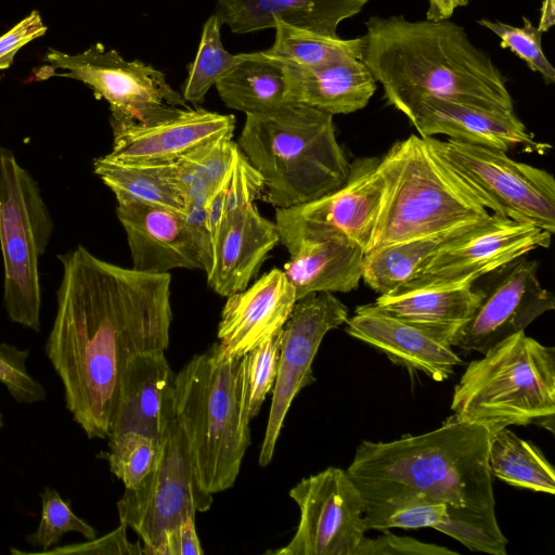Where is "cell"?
Returning <instances> with one entry per match:
<instances>
[{
    "instance_id": "cell-13",
    "label": "cell",
    "mask_w": 555,
    "mask_h": 555,
    "mask_svg": "<svg viewBox=\"0 0 555 555\" xmlns=\"http://www.w3.org/2000/svg\"><path fill=\"white\" fill-rule=\"evenodd\" d=\"M378 163V157L356 159L340 188L299 206L275 208L280 243L288 254L301 243L334 234L367 251L384 194Z\"/></svg>"
},
{
    "instance_id": "cell-34",
    "label": "cell",
    "mask_w": 555,
    "mask_h": 555,
    "mask_svg": "<svg viewBox=\"0 0 555 555\" xmlns=\"http://www.w3.org/2000/svg\"><path fill=\"white\" fill-rule=\"evenodd\" d=\"M364 505L365 530L433 528L448 518L447 503L415 492L392 495Z\"/></svg>"
},
{
    "instance_id": "cell-18",
    "label": "cell",
    "mask_w": 555,
    "mask_h": 555,
    "mask_svg": "<svg viewBox=\"0 0 555 555\" xmlns=\"http://www.w3.org/2000/svg\"><path fill=\"white\" fill-rule=\"evenodd\" d=\"M405 117L422 137L450 139L507 152L521 149L544 153L551 146L537 141L515 111H496L435 96L416 101Z\"/></svg>"
},
{
    "instance_id": "cell-7",
    "label": "cell",
    "mask_w": 555,
    "mask_h": 555,
    "mask_svg": "<svg viewBox=\"0 0 555 555\" xmlns=\"http://www.w3.org/2000/svg\"><path fill=\"white\" fill-rule=\"evenodd\" d=\"M454 417L490 434L534 424L554 433L555 349L518 332L472 361L456 384Z\"/></svg>"
},
{
    "instance_id": "cell-15",
    "label": "cell",
    "mask_w": 555,
    "mask_h": 555,
    "mask_svg": "<svg viewBox=\"0 0 555 555\" xmlns=\"http://www.w3.org/2000/svg\"><path fill=\"white\" fill-rule=\"evenodd\" d=\"M348 318V308L333 293H314L296 301L282 331L279 370L258 460L260 466H267L273 457L293 400L315 380L312 362L324 336Z\"/></svg>"
},
{
    "instance_id": "cell-1",
    "label": "cell",
    "mask_w": 555,
    "mask_h": 555,
    "mask_svg": "<svg viewBox=\"0 0 555 555\" xmlns=\"http://www.w3.org/2000/svg\"><path fill=\"white\" fill-rule=\"evenodd\" d=\"M57 258L63 271L44 351L73 420L89 438L104 439L128 361L169 346L171 275L107 262L81 245Z\"/></svg>"
},
{
    "instance_id": "cell-48",
    "label": "cell",
    "mask_w": 555,
    "mask_h": 555,
    "mask_svg": "<svg viewBox=\"0 0 555 555\" xmlns=\"http://www.w3.org/2000/svg\"><path fill=\"white\" fill-rule=\"evenodd\" d=\"M460 7V0H428L426 20H447Z\"/></svg>"
},
{
    "instance_id": "cell-40",
    "label": "cell",
    "mask_w": 555,
    "mask_h": 555,
    "mask_svg": "<svg viewBox=\"0 0 555 555\" xmlns=\"http://www.w3.org/2000/svg\"><path fill=\"white\" fill-rule=\"evenodd\" d=\"M282 331L283 327L244 356L250 420L258 415L268 393L273 389L279 370Z\"/></svg>"
},
{
    "instance_id": "cell-30",
    "label": "cell",
    "mask_w": 555,
    "mask_h": 555,
    "mask_svg": "<svg viewBox=\"0 0 555 555\" xmlns=\"http://www.w3.org/2000/svg\"><path fill=\"white\" fill-rule=\"evenodd\" d=\"M488 465L491 476L517 487L555 493V469L542 451L507 427L490 434Z\"/></svg>"
},
{
    "instance_id": "cell-31",
    "label": "cell",
    "mask_w": 555,
    "mask_h": 555,
    "mask_svg": "<svg viewBox=\"0 0 555 555\" xmlns=\"http://www.w3.org/2000/svg\"><path fill=\"white\" fill-rule=\"evenodd\" d=\"M451 235L421 237L373 248L364 254L362 280L379 295L395 293L415 278Z\"/></svg>"
},
{
    "instance_id": "cell-5",
    "label": "cell",
    "mask_w": 555,
    "mask_h": 555,
    "mask_svg": "<svg viewBox=\"0 0 555 555\" xmlns=\"http://www.w3.org/2000/svg\"><path fill=\"white\" fill-rule=\"evenodd\" d=\"M377 170L384 194L367 251L455 234L490 215L472 186L439 154L431 137L411 134L397 141L379 158Z\"/></svg>"
},
{
    "instance_id": "cell-33",
    "label": "cell",
    "mask_w": 555,
    "mask_h": 555,
    "mask_svg": "<svg viewBox=\"0 0 555 555\" xmlns=\"http://www.w3.org/2000/svg\"><path fill=\"white\" fill-rule=\"evenodd\" d=\"M225 134L202 144L173 162L176 181L184 202L207 203L231 164L236 143Z\"/></svg>"
},
{
    "instance_id": "cell-32",
    "label": "cell",
    "mask_w": 555,
    "mask_h": 555,
    "mask_svg": "<svg viewBox=\"0 0 555 555\" xmlns=\"http://www.w3.org/2000/svg\"><path fill=\"white\" fill-rule=\"evenodd\" d=\"M273 28V44L263 52L280 63L315 67L346 56L362 59L364 36L351 39L326 37L281 20L274 21Z\"/></svg>"
},
{
    "instance_id": "cell-35",
    "label": "cell",
    "mask_w": 555,
    "mask_h": 555,
    "mask_svg": "<svg viewBox=\"0 0 555 555\" xmlns=\"http://www.w3.org/2000/svg\"><path fill=\"white\" fill-rule=\"evenodd\" d=\"M221 26L215 13L203 25L197 52L182 85L185 102L203 103L209 89L241 60V53L232 54L224 48Z\"/></svg>"
},
{
    "instance_id": "cell-45",
    "label": "cell",
    "mask_w": 555,
    "mask_h": 555,
    "mask_svg": "<svg viewBox=\"0 0 555 555\" xmlns=\"http://www.w3.org/2000/svg\"><path fill=\"white\" fill-rule=\"evenodd\" d=\"M205 202L186 201L182 218L186 230L194 243L201 262L202 270L207 274L212 264L214 240L208 223L207 208Z\"/></svg>"
},
{
    "instance_id": "cell-38",
    "label": "cell",
    "mask_w": 555,
    "mask_h": 555,
    "mask_svg": "<svg viewBox=\"0 0 555 555\" xmlns=\"http://www.w3.org/2000/svg\"><path fill=\"white\" fill-rule=\"evenodd\" d=\"M41 517L36 531L26 535V541L39 551L25 552L12 548V554H42L54 547L66 532L80 533L87 540L96 538V530L78 517L70 502L64 501L59 492L46 487L40 493Z\"/></svg>"
},
{
    "instance_id": "cell-51",
    "label": "cell",
    "mask_w": 555,
    "mask_h": 555,
    "mask_svg": "<svg viewBox=\"0 0 555 555\" xmlns=\"http://www.w3.org/2000/svg\"><path fill=\"white\" fill-rule=\"evenodd\" d=\"M3 425V420H2V414L0 413V428L2 427Z\"/></svg>"
},
{
    "instance_id": "cell-43",
    "label": "cell",
    "mask_w": 555,
    "mask_h": 555,
    "mask_svg": "<svg viewBox=\"0 0 555 555\" xmlns=\"http://www.w3.org/2000/svg\"><path fill=\"white\" fill-rule=\"evenodd\" d=\"M457 552L410 537H399L388 530L376 539L363 538L353 555H457Z\"/></svg>"
},
{
    "instance_id": "cell-24",
    "label": "cell",
    "mask_w": 555,
    "mask_h": 555,
    "mask_svg": "<svg viewBox=\"0 0 555 555\" xmlns=\"http://www.w3.org/2000/svg\"><path fill=\"white\" fill-rule=\"evenodd\" d=\"M369 0H217L215 14L238 35L273 28L275 20L326 37L359 14Z\"/></svg>"
},
{
    "instance_id": "cell-26",
    "label": "cell",
    "mask_w": 555,
    "mask_h": 555,
    "mask_svg": "<svg viewBox=\"0 0 555 555\" xmlns=\"http://www.w3.org/2000/svg\"><path fill=\"white\" fill-rule=\"evenodd\" d=\"M365 251L341 234L299 244L283 272L297 300L314 293H349L362 280Z\"/></svg>"
},
{
    "instance_id": "cell-28",
    "label": "cell",
    "mask_w": 555,
    "mask_h": 555,
    "mask_svg": "<svg viewBox=\"0 0 555 555\" xmlns=\"http://www.w3.org/2000/svg\"><path fill=\"white\" fill-rule=\"evenodd\" d=\"M227 107L261 114L286 103V80L279 62L263 51L241 53V60L215 85Z\"/></svg>"
},
{
    "instance_id": "cell-3",
    "label": "cell",
    "mask_w": 555,
    "mask_h": 555,
    "mask_svg": "<svg viewBox=\"0 0 555 555\" xmlns=\"http://www.w3.org/2000/svg\"><path fill=\"white\" fill-rule=\"evenodd\" d=\"M489 442L487 426L452 416L426 434L362 441L346 473L364 504L415 492L453 506L493 512Z\"/></svg>"
},
{
    "instance_id": "cell-27",
    "label": "cell",
    "mask_w": 555,
    "mask_h": 555,
    "mask_svg": "<svg viewBox=\"0 0 555 555\" xmlns=\"http://www.w3.org/2000/svg\"><path fill=\"white\" fill-rule=\"evenodd\" d=\"M481 297L472 284L399 289L379 295L374 305L385 312L451 340L473 315Z\"/></svg>"
},
{
    "instance_id": "cell-16",
    "label": "cell",
    "mask_w": 555,
    "mask_h": 555,
    "mask_svg": "<svg viewBox=\"0 0 555 555\" xmlns=\"http://www.w3.org/2000/svg\"><path fill=\"white\" fill-rule=\"evenodd\" d=\"M538 269V261L524 256L494 271L491 280L479 288L480 300L451 346L483 354L554 310V294L541 285Z\"/></svg>"
},
{
    "instance_id": "cell-46",
    "label": "cell",
    "mask_w": 555,
    "mask_h": 555,
    "mask_svg": "<svg viewBox=\"0 0 555 555\" xmlns=\"http://www.w3.org/2000/svg\"><path fill=\"white\" fill-rule=\"evenodd\" d=\"M47 26L34 10L8 33L0 37V70L9 68L16 52L36 38L43 36Z\"/></svg>"
},
{
    "instance_id": "cell-23",
    "label": "cell",
    "mask_w": 555,
    "mask_h": 555,
    "mask_svg": "<svg viewBox=\"0 0 555 555\" xmlns=\"http://www.w3.org/2000/svg\"><path fill=\"white\" fill-rule=\"evenodd\" d=\"M116 215L129 245L134 270L169 273L203 269L182 214L135 202L117 203Z\"/></svg>"
},
{
    "instance_id": "cell-44",
    "label": "cell",
    "mask_w": 555,
    "mask_h": 555,
    "mask_svg": "<svg viewBox=\"0 0 555 555\" xmlns=\"http://www.w3.org/2000/svg\"><path fill=\"white\" fill-rule=\"evenodd\" d=\"M127 527L120 524L114 531L102 538H94L87 542L76 543L64 546H54L42 553L47 555L54 554H93L112 555L127 554L141 555L143 547L140 541L130 542L126 533Z\"/></svg>"
},
{
    "instance_id": "cell-11",
    "label": "cell",
    "mask_w": 555,
    "mask_h": 555,
    "mask_svg": "<svg viewBox=\"0 0 555 555\" xmlns=\"http://www.w3.org/2000/svg\"><path fill=\"white\" fill-rule=\"evenodd\" d=\"M43 60L49 66L40 70L65 69L52 75L82 81L96 99L107 101L111 120L138 121L166 106H188L163 72L139 60H125L101 42L75 55L48 48Z\"/></svg>"
},
{
    "instance_id": "cell-6",
    "label": "cell",
    "mask_w": 555,
    "mask_h": 555,
    "mask_svg": "<svg viewBox=\"0 0 555 555\" xmlns=\"http://www.w3.org/2000/svg\"><path fill=\"white\" fill-rule=\"evenodd\" d=\"M237 146L262 177L263 201L275 208L299 206L340 188L350 165L333 115L286 102L246 115Z\"/></svg>"
},
{
    "instance_id": "cell-42",
    "label": "cell",
    "mask_w": 555,
    "mask_h": 555,
    "mask_svg": "<svg viewBox=\"0 0 555 555\" xmlns=\"http://www.w3.org/2000/svg\"><path fill=\"white\" fill-rule=\"evenodd\" d=\"M28 350L7 343L0 344V383L18 403L31 404L44 401L46 389L28 372Z\"/></svg>"
},
{
    "instance_id": "cell-2",
    "label": "cell",
    "mask_w": 555,
    "mask_h": 555,
    "mask_svg": "<svg viewBox=\"0 0 555 555\" xmlns=\"http://www.w3.org/2000/svg\"><path fill=\"white\" fill-rule=\"evenodd\" d=\"M365 27L361 60L382 85L387 103L403 115L425 96L514 111L499 67L450 18L409 21L403 15H374Z\"/></svg>"
},
{
    "instance_id": "cell-19",
    "label": "cell",
    "mask_w": 555,
    "mask_h": 555,
    "mask_svg": "<svg viewBox=\"0 0 555 555\" xmlns=\"http://www.w3.org/2000/svg\"><path fill=\"white\" fill-rule=\"evenodd\" d=\"M346 332L382 351L395 364L421 371L436 382L449 378L462 359L430 331L393 317L374 304L358 306Z\"/></svg>"
},
{
    "instance_id": "cell-14",
    "label": "cell",
    "mask_w": 555,
    "mask_h": 555,
    "mask_svg": "<svg viewBox=\"0 0 555 555\" xmlns=\"http://www.w3.org/2000/svg\"><path fill=\"white\" fill-rule=\"evenodd\" d=\"M300 511L292 540L272 555H353L364 538V502L346 470L337 467L301 479L289 490Z\"/></svg>"
},
{
    "instance_id": "cell-49",
    "label": "cell",
    "mask_w": 555,
    "mask_h": 555,
    "mask_svg": "<svg viewBox=\"0 0 555 555\" xmlns=\"http://www.w3.org/2000/svg\"><path fill=\"white\" fill-rule=\"evenodd\" d=\"M555 24V0H543L540 10L538 29L544 34Z\"/></svg>"
},
{
    "instance_id": "cell-22",
    "label": "cell",
    "mask_w": 555,
    "mask_h": 555,
    "mask_svg": "<svg viewBox=\"0 0 555 555\" xmlns=\"http://www.w3.org/2000/svg\"><path fill=\"white\" fill-rule=\"evenodd\" d=\"M279 243L275 222L261 216L254 203L223 216L206 274L209 287L223 297L244 291Z\"/></svg>"
},
{
    "instance_id": "cell-8",
    "label": "cell",
    "mask_w": 555,
    "mask_h": 555,
    "mask_svg": "<svg viewBox=\"0 0 555 555\" xmlns=\"http://www.w3.org/2000/svg\"><path fill=\"white\" fill-rule=\"evenodd\" d=\"M52 216L35 178L14 153L0 147V247L3 302L9 319L40 331L39 258L53 233Z\"/></svg>"
},
{
    "instance_id": "cell-50",
    "label": "cell",
    "mask_w": 555,
    "mask_h": 555,
    "mask_svg": "<svg viewBox=\"0 0 555 555\" xmlns=\"http://www.w3.org/2000/svg\"><path fill=\"white\" fill-rule=\"evenodd\" d=\"M470 0H460V7H465Z\"/></svg>"
},
{
    "instance_id": "cell-21",
    "label": "cell",
    "mask_w": 555,
    "mask_h": 555,
    "mask_svg": "<svg viewBox=\"0 0 555 555\" xmlns=\"http://www.w3.org/2000/svg\"><path fill=\"white\" fill-rule=\"evenodd\" d=\"M227 298L217 337L219 345L237 358L281 330L297 301L294 286L278 268Z\"/></svg>"
},
{
    "instance_id": "cell-25",
    "label": "cell",
    "mask_w": 555,
    "mask_h": 555,
    "mask_svg": "<svg viewBox=\"0 0 555 555\" xmlns=\"http://www.w3.org/2000/svg\"><path fill=\"white\" fill-rule=\"evenodd\" d=\"M280 64L286 80V102L304 104L333 116L362 109L377 89L369 68L354 56L315 67Z\"/></svg>"
},
{
    "instance_id": "cell-10",
    "label": "cell",
    "mask_w": 555,
    "mask_h": 555,
    "mask_svg": "<svg viewBox=\"0 0 555 555\" xmlns=\"http://www.w3.org/2000/svg\"><path fill=\"white\" fill-rule=\"evenodd\" d=\"M446 162L472 186L488 210L555 232V180L548 171L511 158L506 152L431 137Z\"/></svg>"
},
{
    "instance_id": "cell-47",
    "label": "cell",
    "mask_w": 555,
    "mask_h": 555,
    "mask_svg": "<svg viewBox=\"0 0 555 555\" xmlns=\"http://www.w3.org/2000/svg\"><path fill=\"white\" fill-rule=\"evenodd\" d=\"M203 553L195 517H188L170 530L159 551V555H202Z\"/></svg>"
},
{
    "instance_id": "cell-41",
    "label": "cell",
    "mask_w": 555,
    "mask_h": 555,
    "mask_svg": "<svg viewBox=\"0 0 555 555\" xmlns=\"http://www.w3.org/2000/svg\"><path fill=\"white\" fill-rule=\"evenodd\" d=\"M214 192L221 199L222 218L231 211L262 198L264 192L262 177L248 162L237 144L228 171Z\"/></svg>"
},
{
    "instance_id": "cell-37",
    "label": "cell",
    "mask_w": 555,
    "mask_h": 555,
    "mask_svg": "<svg viewBox=\"0 0 555 555\" xmlns=\"http://www.w3.org/2000/svg\"><path fill=\"white\" fill-rule=\"evenodd\" d=\"M448 518L433 529L450 535L473 552L506 555L507 540L493 512H477L447 504Z\"/></svg>"
},
{
    "instance_id": "cell-12",
    "label": "cell",
    "mask_w": 555,
    "mask_h": 555,
    "mask_svg": "<svg viewBox=\"0 0 555 555\" xmlns=\"http://www.w3.org/2000/svg\"><path fill=\"white\" fill-rule=\"evenodd\" d=\"M552 236L538 227L490 214L481 222L447 237L400 289L473 285L537 248L550 247Z\"/></svg>"
},
{
    "instance_id": "cell-29",
    "label": "cell",
    "mask_w": 555,
    "mask_h": 555,
    "mask_svg": "<svg viewBox=\"0 0 555 555\" xmlns=\"http://www.w3.org/2000/svg\"><path fill=\"white\" fill-rule=\"evenodd\" d=\"M94 173L115 194L117 203L135 202L183 212L184 199L173 163L131 164L106 155L94 159Z\"/></svg>"
},
{
    "instance_id": "cell-39",
    "label": "cell",
    "mask_w": 555,
    "mask_h": 555,
    "mask_svg": "<svg viewBox=\"0 0 555 555\" xmlns=\"http://www.w3.org/2000/svg\"><path fill=\"white\" fill-rule=\"evenodd\" d=\"M522 26H514L500 21L488 18L477 20V23L500 38V46L508 48L522 60L534 73H539L546 85L555 81V69L542 50V33L526 16Z\"/></svg>"
},
{
    "instance_id": "cell-20",
    "label": "cell",
    "mask_w": 555,
    "mask_h": 555,
    "mask_svg": "<svg viewBox=\"0 0 555 555\" xmlns=\"http://www.w3.org/2000/svg\"><path fill=\"white\" fill-rule=\"evenodd\" d=\"M175 378L164 351L130 359L122 371L107 438L133 431L163 440L176 417Z\"/></svg>"
},
{
    "instance_id": "cell-36",
    "label": "cell",
    "mask_w": 555,
    "mask_h": 555,
    "mask_svg": "<svg viewBox=\"0 0 555 555\" xmlns=\"http://www.w3.org/2000/svg\"><path fill=\"white\" fill-rule=\"evenodd\" d=\"M107 439L108 451L101 455L125 489L138 487L160 459L163 440L133 431Z\"/></svg>"
},
{
    "instance_id": "cell-9",
    "label": "cell",
    "mask_w": 555,
    "mask_h": 555,
    "mask_svg": "<svg viewBox=\"0 0 555 555\" xmlns=\"http://www.w3.org/2000/svg\"><path fill=\"white\" fill-rule=\"evenodd\" d=\"M212 494L199 483L185 436L175 417L163 439L155 468L117 502L120 524L142 541L144 555H159L166 534L188 517L207 512Z\"/></svg>"
},
{
    "instance_id": "cell-4",
    "label": "cell",
    "mask_w": 555,
    "mask_h": 555,
    "mask_svg": "<svg viewBox=\"0 0 555 555\" xmlns=\"http://www.w3.org/2000/svg\"><path fill=\"white\" fill-rule=\"evenodd\" d=\"M175 410L201 486L233 487L250 443L245 357L219 343L193 356L176 374Z\"/></svg>"
},
{
    "instance_id": "cell-17",
    "label": "cell",
    "mask_w": 555,
    "mask_h": 555,
    "mask_svg": "<svg viewBox=\"0 0 555 555\" xmlns=\"http://www.w3.org/2000/svg\"><path fill=\"white\" fill-rule=\"evenodd\" d=\"M107 157L131 164L173 163L206 142L233 134L235 118L204 108L166 106L138 121L111 120Z\"/></svg>"
}]
</instances>
